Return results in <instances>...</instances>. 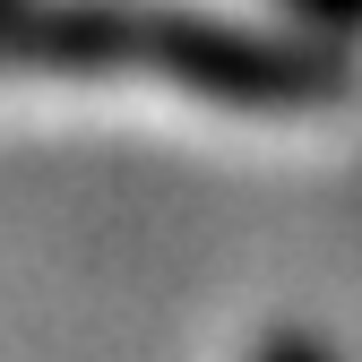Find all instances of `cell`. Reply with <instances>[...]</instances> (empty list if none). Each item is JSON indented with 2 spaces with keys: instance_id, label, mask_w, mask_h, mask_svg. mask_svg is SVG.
I'll return each instance as SVG.
<instances>
[{
  "instance_id": "obj_1",
  "label": "cell",
  "mask_w": 362,
  "mask_h": 362,
  "mask_svg": "<svg viewBox=\"0 0 362 362\" xmlns=\"http://www.w3.org/2000/svg\"><path fill=\"white\" fill-rule=\"evenodd\" d=\"M0 69L43 78H164L181 95L233 112H320L354 95V43L276 35L207 9H147V0H9L0 9Z\"/></svg>"
},
{
  "instance_id": "obj_2",
  "label": "cell",
  "mask_w": 362,
  "mask_h": 362,
  "mask_svg": "<svg viewBox=\"0 0 362 362\" xmlns=\"http://www.w3.org/2000/svg\"><path fill=\"white\" fill-rule=\"evenodd\" d=\"M285 9L328 43H362V0H285Z\"/></svg>"
},
{
  "instance_id": "obj_3",
  "label": "cell",
  "mask_w": 362,
  "mask_h": 362,
  "mask_svg": "<svg viewBox=\"0 0 362 362\" xmlns=\"http://www.w3.org/2000/svg\"><path fill=\"white\" fill-rule=\"evenodd\" d=\"M250 362H337V345H328V337H310V328H267Z\"/></svg>"
},
{
  "instance_id": "obj_4",
  "label": "cell",
  "mask_w": 362,
  "mask_h": 362,
  "mask_svg": "<svg viewBox=\"0 0 362 362\" xmlns=\"http://www.w3.org/2000/svg\"><path fill=\"white\" fill-rule=\"evenodd\" d=\"M0 9H9V0H0Z\"/></svg>"
}]
</instances>
